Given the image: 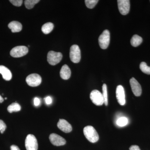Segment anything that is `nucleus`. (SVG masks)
<instances>
[{
	"instance_id": "21",
	"label": "nucleus",
	"mask_w": 150,
	"mask_h": 150,
	"mask_svg": "<svg viewBox=\"0 0 150 150\" xmlns=\"http://www.w3.org/2000/svg\"><path fill=\"white\" fill-rule=\"evenodd\" d=\"M128 118L125 117H120L118 118L116 121V124L119 127H123L126 126L128 124Z\"/></svg>"
},
{
	"instance_id": "28",
	"label": "nucleus",
	"mask_w": 150,
	"mask_h": 150,
	"mask_svg": "<svg viewBox=\"0 0 150 150\" xmlns=\"http://www.w3.org/2000/svg\"><path fill=\"white\" fill-rule=\"evenodd\" d=\"M40 100L38 98H35L34 99V104L35 106H38L40 104Z\"/></svg>"
},
{
	"instance_id": "7",
	"label": "nucleus",
	"mask_w": 150,
	"mask_h": 150,
	"mask_svg": "<svg viewBox=\"0 0 150 150\" xmlns=\"http://www.w3.org/2000/svg\"><path fill=\"white\" fill-rule=\"evenodd\" d=\"M28 51V48L26 46H18L12 48L10 52V55L14 58H19L25 56Z\"/></svg>"
},
{
	"instance_id": "9",
	"label": "nucleus",
	"mask_w": 150,
	"mask_h": 150,
	"mask_svg": "<svg viewBox=\"0 0 150 150\" xmlns=\"http://www.w3.org/2000/svg\"><path fill=\"white\" fill-rule=\"evenodd\" d=\"M118 8L120 13L123 15H126L129 13L130 8V1L118 0Z\"/></svg>"
},
{
	"instance_id": "13",
	"label": "nucleus",
	"mask_w": 150,
	"mask_h": 150,
	"mask_svg": "<svg viewBox=\"0 0 150 150\" xmlns=\"http://www.w3.org/2000/svg\"><path fill=\"white\" fill-rule=\"evenodd\" d=\"M57 126L59 129L64 133H70L72 130L71 125L64 119H59L57 123Z\"/></svg>"
},
{
	"instance_id": "11",
	"label": "nucleus",
	"mask_w": 150,
	"mask_h": 150,
	"mask_svg": "<svg viewBox=\"0 0 150 150\" xmlns=\"http://www.w3.org/2000/svg\"><path fill=\"white\" fill-rule=\"evenodd\" d=\"M49 140L52 144L56 146H63L67 142L64 138L56 134H51L49 136Z\"/></svg>"
},
{
	"instance_id": "5",
	"label": "nucleus",
	"mask_w": 150,
	"mask_h": 150,
	"mask_svg": "<svg viewBox=\"0 0 150 150\" xmlns=\"http://www.w3.org/2000/svg\"><path fill=\"white\" fill-rule=\"evenodd\" d=\"M25 146L27 150H37L38 144L37 139L32 134H28L25 140Z\"/></svg>"
},
{
	"instance_id": "6",
	"label": "nucleus",
	"mask_w": 150,
	"mask_h": 150,
	"mask_svg": "<svg viewBox=\"0 0 150 150\" xmlns=\"http://www.w3.org/2000/svg\"><path fill=\"white\" fill-rule=\"evenodd\" d=\"M70 58L71 61L74 63H78L81 59V51L79 46L74 45L70 48Z\"/></svg>"
},
{
	"instance_id": "25",
	"label": "nucleus",
	"mask_w": 150,
	"mask_h": 150,
	"mask_svg": "<svg viewBox=\"0 0 150 150\" xmlns=\"http://www.w3.org/2000/svg\"><path fill=\"white\" fill-rule=\"evenodd\" d=\"M6 128V125L2 120H0V131L1 134H3Z\"/></svg>"
},
{
	"instance_id": "3",
	"label": "nucleus",
	"mask_w": 150,
	"mask_h": 150,
	"mask_svg": "<svg viewBox=\"0 0 150 150\" xmlns=\"http://www.w3.org/2000/svg\"><path fill=\"white\" fill-rule=\"evenodd\" d=\"M63 55L60 52L50 51L47 55V61L51 65H56L59 64L62 60Z\"/></svg>"
},
{
	"instance_id": "29",
	"label": "nucleus",
	"mask_w": 150,
	"mask_h": 150,
	"mask_svg": "<svg viewBox=\"0 0 150 150\" xmlns=\"http://www.w3.org/2000/svg\"><path fill=\"white\" fill-rule=\"evenodd\" d=\"M130 150H141L139 146L137 145H133L129 148Z\"/></svg>"
},
{
	"instance_id": "27",
	"label": "nucleus",
	"mask_w": 150,
	"mask_h": 150,
	"mask_svg": "<svg viewBox=\"0 0 150 150\" xmlns=\"http://www.w3.org/2000/svg\"><path fill=\"white\" fill-rule=\"evenodd\" d=\"M45 102L46 104L50 105L52 103V99L51 97L48 96L46 97V98H45Z\"/></svg>"
},
{
	"instance_id": "32",
	"label": "nucleus",
	"mask_w": 150,
	"mask_h": 150,
	"mask_svg": "<svg viewBox=\"0 0 150 150\" xmlns=\"http://www.w3.org/2000/svg\"><path fill=\"white\" fill-rule=\"evenodd\" d=\"M7 99V98H5V99L6 100Z\"/></svg>"
},
{
	"instance_id": "18",
	"label": "nucleus",
	"mask_w": 150,
	"mask_h": 150,
	"mask_svg": "<svg viewBox=\"0 0 150 150\" xmlns=\"http://www.w3.org/2000/svg\"><path fill=\"white\" fill-rule=\"evenodd\" d=\"M54 27V25L53 23L51 22H48L43 25L41 30L44 34H48L51 32Z\"/></svg>"
},
{
	"instance_id": "14",
	"label": "nucleus",
	"mask_w": 150,
	"mask_h": 150,
	"mask_svg": "<svg viewBox=\"0 0 150 150\" xmlns=\"http://www.w3.org/2000/svg\"><path fill=\"white\" fill-rule=\"evenodd\" d=\"M0 74L2 75L3 79L6 81H9L11 79L12 75L10 70L5 66H0Z\"/></svg>"
},
{
	"instance_id": "17",
	"label": "nucleus",
	"mask_w": 150,
	"mask_h": 150,
	"mask_svg": "<svg viewBox=\"0 0 150 150\" xmlns=\"http://www.w3.org/2000/svg\"><path fill=\"white\" fill-rule=\"evenodd\" d=\"M143 41V39L141 36L137 35H134L131 38V43L134 47H137L139 46Z\"/></svg>"
},
{
	"instance_id": "23",
	"label": "nucleus",
	"mask_w": 150,
	"mask_h": 150,
	"mask_svg": "<svg viewBox=\"0 0 150 150\" xmlns=\"http://www.w3.org/2000/svg\"><path fill=\"white\" fill-rule=\"evenodd\" d=\"M103 96L104 99V104L106 106L108 104V99L107 87L105 84H103L102 86Z\"/></svg>"
},
{
	"instance_id": "20",
	"label": "nucleus",
	"mask_w": 150,
	"mask_h": 150,
	"mask_svg": "<svg viewBox=\"0 0 150 150\" xmlns=\"http://www.w3.org/2000/svg\"><path fill=\"white\" fill-rule=\"evenodd\" d=\"M39 1V0H26L25 1V5L26 8L28 9H30Z\"/></svg>"
},
{
	"instance_id": "30",
	"label": "nucleus",
	"mask_w": 150,
	"mask_h": 150,
	"mask_svg": "<svg viewBox=\"0 0 150 150\" xmlns=\"http://www.w3.org/2000/svg\"><path fill=\"white\" fill-rule=\"evenodd\" d=\"M11 150H20L19 148L16 145H12L11 146Z\"/></svg>"
},
{
	"instance_id": "2",
	"label": "nucleus",
	"mask_w": 150,
	"mask_h": 150,
	"mask_svg": "<svg viewBox=\"0 0 150 150\" xmlns=\"http://www.w3.org/2000/svg\"><path fill=\"white\" fill-rule=\"evenodd\" d=\"M110 40V32L108 30H105L98 38V43L100 48L103 49H106L109 46Z\"/></svg>"
},
{
	"instance_id": "16",
	"label": "nucleus",
	"mask_w": 150,
	"mask_h": 150,
	"mask_svg": "<svg viewBox=\"0 0 150 150\" xmlns=\"http://www.w3.org/2000/svg\"><path fill=\"white\" fill-rule=\"evenodd\" d=\"M8 27L13 33L20 32L22 29V25L21 23L17 21L11 22L9 23Z\"/></svg>"
},
{
	"instance_id": "22",
	"label": "nucleus",
	"mask_w": 150,
	"mask_h": 150,
	"mask_svg": "<svg viewBox=\"0 0 150 150\" xmlns=\"http://www.w3.org/2000/svg\"><path fill=\"white\" fill-rule=\"evenodd\" d=\"M140 69L143 73L150 75V67L148 66L146 63L144 62H142L140 65Z\"/></svg>"
},
{
	"instance_id": "8",
	"label": "nucleus",
	"mask_w": 150,
	"mask_h": 150,
	"mask_svg": "<svg viewBox=\"0 0 150 150\" xmlns=\"http://www.w3.org/2000/svg\"><path fill=\"white\" fill-rule=\"evenodd\" d=\"M42 79L40 75L36 74L28 75L26 78V82L30 86L36 87L41 83Z\"/></svg>"
},
{
	"instance_id": "24",
	"label": "nucleus",
	"mask_w": 150,
	"mask_h": 150,
	"mask_svg": "<svg viewBox=\"0 0 150 150\" xmlns=\"http://www.w3.org/2000/svg\"><path fill=\"white\" fill-rule=\"evenodd\" d=\"M98 0H86L85 1L86 5L89 8H93L98 2Z\"/></svg>"
},
{
	"instance_id": "12",
	"label": "nucleus",
	"mask_w": 150,
	"mask_h": 150,
	"mask_svg": "<svg viewBox=\"0 0 150 150\" xmlns=\"http://www.w3.org/2000/svg\"><path fill=\"white\" fill-rule=\"evenodd\" d=\"M116 96L119 104L124 105L126 103L125 91L122 86L118 85L116 88Z\"/></svg>"
},
{
	"instance_id": "1",
	"label": "nucleus",
	"mask_w": 150,
	"mask_h": 150,
	"mask_svg": "<svg viewBox=\"0 0 150 150\" xmlns=\"http://www.w3.org/2000/svg\"><path fill=\"white\" fill-rule=\"evenodd\" d=\"M83 134L87 139L91 143H96L99 139L98 134L95 129L91 126H88L84 128Z\"/></svg>"
},
{
	"instance_id": "26",
	"label": "nucleus",
	"mask_w": 150,
	"mask_h": 150,
	"mask_svg": "<svg viewBox=\"0 0 150 150\" xmlns=\"http://www.w3.org/2000/svg\"><path fill=\"white\" fill-rule=\"evenodd\" d=\"M9 1L14 6L18 7L21 6L23 3L22 0H10Z\"/></svg>"
},
{
	"instance_id": "10",
	"label": "nucleus",
	"mask_w": 150,
	"mask_h": 150,
	"mask_svg": "<svg viewBox=\"0 0 150 150\" xmlns=\"http://www.w3.org/2000/svg\"><path fill=\"white\" fill-rule=\"evenodd\" d=\"M131 89L134 95L139 96L142 93V88L141 85L134 78H132L130 80Z\"/></svg>"
},
{
	"instance_id": "15",
	"label": "nucleus",
	"mask_w": 150,
	"mask_h": 150,
	"mask_svg": "<svg viewBox=\"0 0 150 150\" xmlns=\"http://www.w3.org/2000/svg\"><path fill=\"white\" fill-rule=\"evenodd\" d=\"M60 76L64 80H68L71 77V71L68 65H64L62 67L60 71Z\"/></svg>"
},
{
	"instance_id": "19",
	"label": "nucleus",
	"mask_w": 150,
	"mask_h": 150,
	"mask_svg": "<svg viewBox=\"0 0 150 150\" xmlns=\"http://www.w3.org/2000/svg\"><path fill=\"white\" fill-rule=\"evenodd\" d=\"M8 111L10 113L13 112H18L21 110V107L17 103H13L9 105L7 108Z\"/></svg>"
},
{
	"instance_id": "4",
	"label": "nucleus",
	"mask_w": 150,
	"mask_h": 150,
	"mask_svg": "<svg viewBox=\"0 0 150 150\" xmlns=\"http://www.w3.org/2000/svg\"><path fill=\"white\" fill-rule=\"evenodd\" d=\"M90 97L93 103L98 106L102 105L104 103L102 93L97 90H94L92 91Z\"/></svg>"
},
{
	"instance_id": "31",
	"label": "nucleus",
	"mask_w": 150,
	"mask_h": 150,
	"mask_svg": "<svg viewBox=\"0 0 150 150\" xmlns=\"http://www.w3.org/2000/svg\"><path fill=\"white\" fill-rule=\"evenodd\" d=\"M4 101V98H3L1 96V95H0V103H2Z\"/></svg>"
}]
</instances>
